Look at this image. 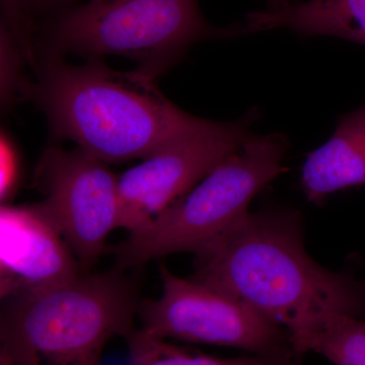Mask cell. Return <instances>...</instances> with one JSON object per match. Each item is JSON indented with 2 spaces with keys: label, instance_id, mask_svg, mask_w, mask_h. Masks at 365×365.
Here are the masks:
<instances>
[{
  "label": "cell",
  "instance_id": "cell-1",
  "mask_svg": "<svg viewBox=\"0 0 365 365\" xmlns=\"http://www.w3.org/2000/svg\"><path fill=\"white\" fill-rule=\"evenodd\" d=\"M302 227L295 209L249 212L195 256L189 277L284 327L295 353L326 322L365 313L364 285L317 264L304 249Z\"/></svg>",
  "mask_w": 365,
  "mask_h": 365
},
{
  "label": "cell",
  "instance_id": "cell-2",
  "mask_svg": "<svg viewBox=\"0 0 365 365\" xmlns=\"http://www.w3.org/2000/svg\"><path fill=\"white\" fill-rule=\"evenodd\" d=\"M33 69L21 97L44 113L53 135L108 165L143 160L207 121L173 104L155 78L136 68L114 71L101 59L71 66L38 54Z\"/></svg>",
  "mask_w": 365,
  "mask_h": 365
},
{
  "label": "cell",
  "instance_id": "cell-3",
  "mask_svg": "<svg viewBox=\"0 0 365 365\" xmlns=\"http://www.w3.org/2000/svg\"><path fill=\"white\" fill-rule=\"evenodd\" d=\"M249 35L246 25L209 23L198 0H86L41 19L36 52L126 57L157 79L196 43Z\"/></svg>",
  "mask_w": 365,
  "mask_h": 365
},
{
  "label": "cell",
  "instance_id": "cell-4",
  "mask_svg": "<svg viewBox=\"0 0 365 365\" xmlns=\"http://www.w3.org/2000/svg\"><path fill=\"white\" fill-rule=\"evenodd\" d=\"M2 300L0 351L13 365H101L108 342L133 330L139 304L117 269Z\"/></svg>",
  "mask_w": 365,
  "mask_h": 365
},
{
  "label": "cell",
  "instance_id": "cell-5",
  "mask_svg": "<svg viewBox=\"0 0 365 365\" xmlns=\"http://www.w3.org/2000/svg\"><path fill=\"white\" fill-rule=\"evenodd\" d=\"M289 146L281 132L250 136L179 200L113 247L117 270L210 248L248 215L254 197L284 172Z\"/></svg>",
  "mask_w": 365,
  "mask_h": 365
},
{
  "label": "cell",
  "instance_id": "cell-6",
  "mask_svg": "<svg viewBox=\"0 0 365 365\" xmlns=\"http://www.w3.org/2000/svg\"><path fill=\"white\" fill-rule=\"evenodd\" d=\"M163 292L139 302L140 330L160 339L237 348L255 355L297 357L284 327L227 294L160 266Z\"/></svg>",
  "mask_w": 365,
  "mask_h": 365
},
{
  "label": "cell",
  "instance_id": "cell-7",
  "mask_svg": "<svg viewBox=\"0 0 365 365\" xmlns=\"http://www.w3.org/2000/svg\"><path fill=\"white\" fill-rule=\"evenodd\" d=\"M260 118L255 106L235 121L207 120L120 175L119 228L135 232L179 200L242 148Z\"/></svg>",
  "mask_w": 365,
  "mask_h": 365
},
{
  "label": "cell",
  "instance_id": "cell-8",
  "mask_svg": "<svg viewBox=\"0 0 365 365\" xmlns=\"http://www.w3.org/2000/svg\"><path fill=\"white\" fill-rule=\"evenodd\" d=\"M35 186L45 196L38 207L63 235L81 270L93 266L108 235L119 228L118 177L81 148L50 146L36 168Z\"/></svg>",
  "mask_w": 365,
  "mask_h": 365
},
{
  "label": "cell",
  "instance_id": "cell-9",
  "mask_svg": "<svg viewBox=\"0 0 365 365\" xmlns=\"http://www.w3.org/2000/svg\"><path fill=\"white\" fill-rule=\"evenodd\" d=\"M81 267L56 225L37 204L1 205V299L38 292L73 279Z\"/></svg>",
  "mask_w": 365,
  "mask_h": 365
},
{
  "label": "cell",
  "instance_id": "cell-10",
  "mask_svg": "<svg viewBox=\"0 0 365 365\" xmlns=\"http://www.w3.org/2000/svg\"><path fill=\"white\" fill-rule=\"evenodd\" d=\"M300 185L309 202L365 185V105L341 115L327 143L307 155Z\"/></svg>",
  "mask_w": 365,
  "mask_h": 365
},
{
  "label": "cell",
  "instance_id": "cell-11",
  "mask_svg": "<svg viewBox=\"0 0 365 365\" xmlns=\"http://www.w3.org/2000/svg\"><path fill=\"white\" fill-rule=\"evenodd\" d=\"M249 34L284 29L302 37L339 38L365 46V0H292L278 11H253Z\"/></svg>",
  "mask_w": 365,
  "mask_h": 365
},
{
  "label": "cell",
  "instance_id": "cell-12",
  "mask_svg": "<svg viewBox=\"0 0 365 365\" xmlns=\"http://www.w3.org/2000/svg\"><path fill=\"white\" fill-rule=\"evenodd\" d=\"M125 339L128 345L131 365H300L302 362L297 357L253 354L235 359H220L197 354L136 328L128 333Z\"/></svg>",
  "mask_w": 365,
  "mask_h": 365
},
{
  "label": "cell",
  "instance_id": "cell-13",
  "mask_svg": "<svg viewBox=\"0 0 365 365\" xmlns=\"http://www.w3.org/2000/svg\"><path fill=\"white\" fill-rule=\"evenodd\" d=\"M316 352L335 365H365L364 319L340 316L326 322L302 341L299 359Z\"/></svg>",
  "mask_w": 365,
  "mask_h": 365
},
{
  "label": "cell",
  "instance_id": "cell-14",
  "mask_svg": "<svg viewBox=\"0 0 365 365\" xmlns=\"http://www.w3.org/2000/svg\"><path fill=\"white\" fill-rule=\"evenodd\" d=\"M1 1V29L25 57L26 63L35 66V24L26 14V0H0Z\"/></svg>",
  "mask_w": 365,
  "mask_h": 365
},
{
  "label": "cell",
  "instance_id": "cell-15",
  "mask_svg": "<svg viewBox=\"0 0 365 365\" xmlns=\"http://www.w3.org/2000/svg\"><path fill=\"white\" fill-rule=\"evenodd\" d=\"M1 43V100L2 105L9 106L20 93L26 79L21 78V66L26 61L19 48L6 31H0Z\"/></svg>",
  "mask_w": 365,
  "mask_h": 365
},
{
  "label": "cell",
  "instance_id": "cell-16",
  "mask_svg": "<svg viewBox=\"0 0 365 365\" xmlns=\"http://www.w3.org/2000/svg\"><path fill=\"white\" fill-rule=\"evenodd\" d=\"M0 199L2 205L9 204L18 188L20 179V162L13 144L6 136L1 138V174H0Z\"/></svg>",
  "mask_w": 365,
  "mask_h": 365
},
{
  "label": "cell",
  "instance_id": "cell-17",
  "mask_svg": "<svg viewBox=\"0 0 365 365\" xmlns=\"http://www.w3.org/2000/svg\"><path fill=\"white\" fill-rule=\"evenodd\" d=\"M78 1L79 0H26V14L36 25L38 18H45L49 14L78 4Z\"/></svg>",
  "mask_w": 365,
  "mask_h": 365
},
{
  "label": "cell",
  "instance_id": "cell-18",
  "mask_svg": "<svg viewBox=\"0 0 365 365\" xmlns=\"http://www.w3.org/2000/svg\"><path fill=\"white\" fill-rule=\"evenodd\" d=\"M292 1V0H266V4H267L266 11H278V9L287 6Z\"/></svg>",
  "mask_w": 365,
  "mask_h": 365
},
{
  "label": "cell",
  "instance_id": "cell-19",
  "mask_svg": "<svg viewBox=\"0 0 365 365\" xmlns=\"http://www.w3.org/2000/svg\"><path fill=\"white\" fill-rule=\"evenodd\" d=\"M0 365H13L9 357L4 352L0 351Z\"/></svg>",
  "mask_w": 365,
  "mask_h": 365
},
{
  "label": "cell",
  "instance_id": "cell-20",
  "mask_svg": "<svg viewBox=\"0 0 365 365\" xmlns=\"http://www.w3.org/2000/svg\"><path fill=\"white\" fill-rule=\"evenodd\" d=\"M364 290H365V284L364 285Z\"/></svg>",
  "mask_w": 365,
  "mask_h": 365
},
{
  "label": "cell",
  "instance_id": "cell-21",
  "mask_svg": "<svg viewBox=\"0 0 365 365\" xmlns=\"http://www.w3.org/2000/svg\"><path fill=\"white\" fill-rule=\"evenodd\" d=\"M129 365H131V364H130V362H129Z\"/></svg>",
  "mask_w": 365,
  "mask_h": 365
},
{
  "label": "cell",
  "instance_id": "cell-22",
  "mask_svg": "<svg viewBox=\"0 0 365 365\" xmlns=\"http://www.w3.org/2000/svg\"><path fill=\"white\" fill-rule=\"evenodd\" d=\"M364 324H365V319H364Z\"/></svg>",
  "mask_w": 365,
  "mask_h": 365
}]
</instances>
